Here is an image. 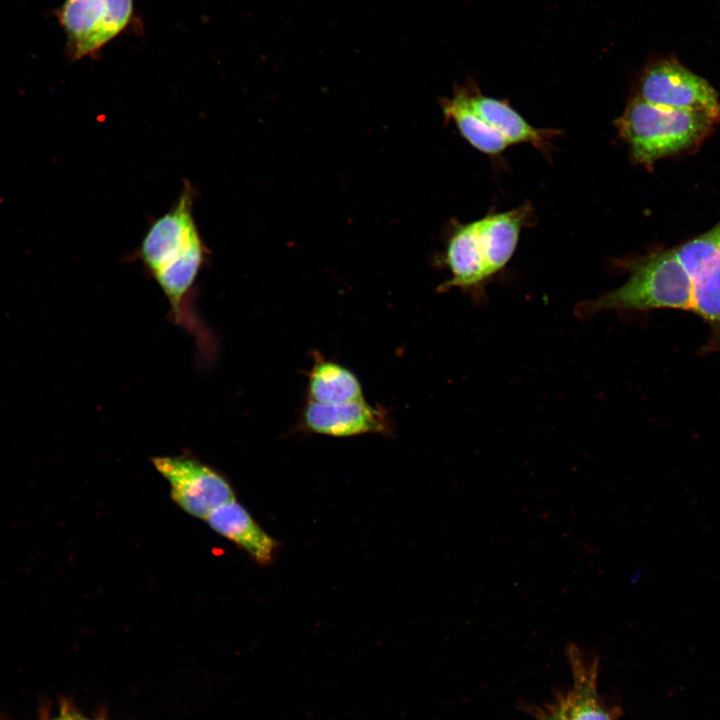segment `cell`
Returning <instances> with one entry per match:
<instances>
[{"label": "cell", "instance_id": "7a4b0ae2", "mask_svg": "<svg viewBox=\"0 0 720 720\" xmlns=\"http://www.w3.org/2000/svg\"><path fill=\"white\" fill-rule=\"evenodd\" d=\"M629 278L620 287L578 305L591 316L606 311L678 309L692 312V283L675 249L662 250L625 264Z\"/></svg>", "mask_w": 720, "mask_h": 720}, {"label": "cell", "instance_id": "ba28073f", "mask_svg": "<svg viewBox=\"0 0 720 720\" xmlns=\"http://www.w3.org/2000/svg\"><path fill=\"white\" fill-rule=\"evenodd\" d=\"M205 520L211 529L244 550L256 563L268 565L273 561L277 542L236 499L215 509Z\"/></svg>", "mask_w": 720, "mask_h": 720}, {"label": "cell", "instance_id": "8992f818", "mask_svg": "<svg viewBox=\"0 0 720 720\" xmlns=\"http://www.w3.org/2000/svg\"><path fill=\"white\" fill-rule=\"evenodd\" d=\"M639 98L660 106L705 114L720 120V102L703 78L674 61L650 66L640 80Z\"/></svg>", "mask_w": 720, "mask_h": 720}, {"label": "cell", "instance_id": "5bb4252c", "mask_svg": "<svg viewBox=\"0 0 720 720\" xmlns=\"http://www.w3.org/2000/svg\"><path fill=\"white\" fill-rule=\"evenodd\" d=\"M568 650L575 684L548 720H611L597 700L594 666L586 669L577 647L570 646Z\"/></svg>", "mask_w": 720, "mask_h": 720}, {"label": "cell", "instance_id": "ac0fdd59", "mask_svg": "<svg viewBox=\"0 0 720 720\" xmlns=\"http://www.w3.org/2000/svg\"><path fill=\"white\" fill-rule=\"evenodd\" d=\"M77 720H90V719H87V718H84V717H81V716L77 715Z\"/></svg>", "mask_w": 720, "mask_h": 720}, {"label": "cell", "instance_id": "7c38bea8", "mask_svg": "<svg viewBox=\"0 0 720 720\" xmlns=\"http://www.w3.org/2000/svg\"><path fill=\"white\" fill-rule=\"evenodd\" d=\"M471 109L492 129L500 133L511 144L528 142L537 148H544L550 130H541L528 124L506 102L466 90Z\"/></svg>", "mask_w": 720, "mask_h": 720}, {"label": "cell", "instance_id": "277c9868", "mask_svg": "<svg viewBox=\"0 0 720 720\" xmlns=\"http://www.w3.org/2000/svg\"><path fill=\"white\" fill-rule=\"evenodd\" d=\"M152 463L169 483L173 501L193 517L205 520L215 509L235 499L228 480L194 457L159 456L152 458Z\"/></svg>", "mask_w": 720, "mask_h": 720}, {"label": "cell", "instance_id": "8fae6325", "mask_svg": "<svg viewBox=\"0 0 720 720\" xmlns=\"http://www.w3.org/2000/svg\"><path fill=\"white\" fill-rule=\"evenodd\" d=\"M528 208L522 207L487 216L477 221L487 274L492 277L511 259Z\"/></svg>", "mask_w": 720, "mask_h": 720}, {"label": "cell", "instance_id": "2e32d148", "mask_svg": "<svg viewBox=\"0 0 720 720\" xmlns=\"http://www.w3.org/2000/svg\"><path fill=\"white\" fill-rule=\"evenodd\" d=\"M105 18L99 37V47L115 39L128 26L133 14V0H105Z\"/></svg>", "mask_w": 720, "mask_h": 720}, {"label": "cell", "instance_id": "9a60e30c", "mask_svg": "<svg viewBox=\"0 0 720 720\" xmlns=\"http://www.w3.org/2000/svg\"><path fill=\"white\" fill-rule=\"evenodd\" d=\"M442 108L445 118L454 121L462 136L479 151L494 155L510 145L471 109L466 89L457 90L452 98L443 100Z\"/></svg>", "mask_w": 720, "mask_h": 720}, {"label": "cell", "instance_id": "9c48e42d", "mask_svg": "<svg viewBox=\"0 0 720 720\" xmlns=\"http://www.w3.org/2000/svg\"><path fill=\"white\" fill-rule=\"evenodd\" d=\"M105 0H65L55 14L66 35L71 60L95 56L105 18Z\"/></svg>", "mask_w": 720, "mask_h": 720}, {"label": "cell", "instance_id": "3957f363", "mask_svg": "<svg viewBox=\"0 0 720 720\" xmlns=\"http://www.w3.org/2000/svg\"><path fill=\"white\" fill-rule=\"evenodd\" d=\"M714 122L702 113L660 106L637 97L628 104L616 126L629 144L632 158L650 166L699 142Z\"/></svg>", "mask_w": 720, "mask_h": 720}, {"label": "cell", "instance_id": "5b68a950", "mask_svg": "<svg viewBox=\"0 0 720 720\" xmlns=\"http://www.w3.org/2000/svg\"><path fill=\"white\" fill-rule=\"evenodd\" d=\"M692 283V312L711 329L710 349H720V222L674 248Z\"/></svg>", "mask_w": 720, "mask_h": 720}, {"label": "cell", "instance_id": "6da1fadb", "mask_svg": "<svg viewBox=\"0 0 720 720\" xmlns=\"http://www.w3.org/2000/svg\"><path fill=\"white\" fill-rule=\"evenodd\" d=\"M196 191L185 180L177 201L149 225L137 256L166 296L177 323L192 324L187 298L209 250L194 217Z\"/></svg>", "mask_w": 720, "mask_h": 720}, {"label": "cell", "instance_id": "52a82bcc", "mask_svg": "<svg viewBox=\"0 0 720 720\" xmlns=\"http://www.w3.org/2000/svg\"><path fill=\"white\" fill-rule=\"evenodd\" d=\"M302 424L311 433L338 438L384 434L390 430L385 410L367 403L364 398L335 404L308 401Z\"/></svg>", "mask_w": 720, "mask_h": 720}, {"label": "cell", "instance_id": "4fadbf2b", "mask_svg": "<svg viewBox=\"0 0 720 720\" xmlns=\"http://www.w3.org/2000/svg\"><path fill=\"white\" fill-rule=\"evenodd\" d=\"M309 402L320 404L344 403L363 399L358 377L347 367L326 359H317L308 375Z\"/></svg>", "mask_w": 720, "mask_h": 720}, {"label": "cell", "instance_id": "30bf717a", "mask_svg": "<svg viewBox=\"0 0 720 720\" xmlns=\"http://www.w3.org/2000/svg\"><path fill=\"white\" fill-rule=\"evenodd\" d=\"M446 263L451 278L441 286V290L477 288L489 279L477 221L463 225L453 233L446 250Z\"/></svg>", "mask_w": 720, "mask_h": 720}, {"label": "cell", "instance_id": "e0dca14e", "mask_svg": "<svg viewBox=\"0 0 720 720\" xmlns=\"http://www.w3.org/2000/svg\"><path fill=\"white\" fill-rule=\"evenodd\" d=\"M48 720H77V715L64 708L57 717Z\"/></svg>", "mask_w": 720, "mask_h": 720}]
</instances>
